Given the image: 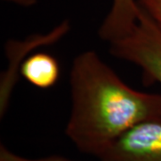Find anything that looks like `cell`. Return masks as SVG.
<instances>
[{
	"instance_id": "277c9868",
	"label": "cell",
	"mask_w": 161,
	"mask_h": 161,
	"mask_svg": "<svg viewBox=\"0 0 161 161\" xmlns=\"http://www.w3.org/2000/svg\"><path fill=\"white\" fill-rule=\"evenodd\" d=\"M70 31L68 21H64L56 26L47 34L33 35L24 40H9L6 43V54L8 58L7 69L2 75L0 81V117L6 115L9 102L11 99L12 92L14 88L20 75V68L23 64L22 58H26L29 52L33 51L37 47L47 46L53 44Z\"/></svg>"
},
{
	"instance_id": "52a82bcc",
	"label": "cell",
	"mask_w": 161,
	"mask_h": 161,
	"mask_svg": "<svg viewBox=\"0 0 161 161\" xmlns=\"http://www.w3.org/2000/svg\"><path fill=\"white\" fill-rule=\"evenodd\" d=\"M0 161H74L60 156H49L40 158H28L15 154L6 148V145H0Z\"/></svg>"
},
{
	"instance_id": "7a4b0ae2",
	"label": "cell",
	"mask_w": 161,
	"mask_h": 161,
	"mask_svg": "<svg viewBox=\"0 0 161 161\" xmlns=\"http://www.w3.org/2000/svg\"><path fill=\"white\" fill-rule=\"evenodd\" d=\"M108 44L114 57L138 66L146 79L161 86V29L142 7L132 31Z\"/></svg>"
},
{
	"instance_id": "8992f818",
	"label": "cell",
	"mask_w": 161,
	"mask_h": 161,
	"mask_svg": "<svg viewBox=\"0 0 161 161\" xmlns=\"http://www.w3.org/2000/svg\"><path fill=\"white\" fill-rule=\"evenodd\" d=\"M20 75L34 87L49 89L58 82L60 67L53 56L44 52H36L23 60Z\"/></svg>"
},
{
	"instance_id": "9c48e42d",
	"label": "cell",
	"mask_w": 161,
	"mask_h": 161,
	"mask_svg": "<svg viewBox=\"0 0 161 161\" xmlns=\"http://www.w3.org/2000/svg\"><path fill=\"white\" fill-rule=\"evenodd\" d=\"M6 1H9L12 3H15L17 5L23 6H33L35 3L37 2V0H6Z\"/></svg>"
},
{
	"instance_id": "3957f363",
	"label": "cell",
	"mask_w": 161,
	"mask_h": 161,
	"mask_svg": "<svg viewBox=\"0 0 161 161\" xmlns=\"http://www.w3.org/2000/svg\"><path fill=\"white\" fill-rule=\"evenodd\" d=\"M99 161H161V121L145 122L117 139Z\"/></svg>"
},
{
	"instance_id": "5b68a950",
	"label": "cell",
	"mask_w": 161,
	"mask_h": 161,
	"mask_svg": "<svg viewBox=\"0 0 161 161\" xmlns=\"http://www.w3.org/2000/svg\"><path fill=\"white\" fill-rule=\"evenodd\" d=\"M140 12L138 0H113L98 29L99 38L110 43L129 34L137 24Z\"/></svg>"
},
{
	"instance_id": "ba28073f",
	"label": "cell",
	"mask_w": 161,
	"mask_h": 161,
	"mask_svg": "<svg viewBox=\"0 0 161 161\" xmlns=\"http://www.w3.org/2000/svg\"><path fill=\"white\" fill-rule=\"evenodd\" d=\"M138 3L161 29V0H138Z\"/></svg>"
},
{
	"instance_id": "6da1fadb",
	"label": "cell",
	"mask_w": 161,
	"mask_h": 161,
	"mask_svg": "<svg viewBox=\"0 0 161 161\" xmlns=\"http://www.w3.org/2000/svg\"><path fill=\"white\" fill-rule=\"evenodd\" d=\"M70 88L65 134L82 153L98 158L133 127L161 121V94L132 89L93 50L74 59Z\"/></svg>"
}]
</instances>
